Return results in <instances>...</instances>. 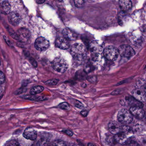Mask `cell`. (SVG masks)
Masks as SVG:
<instances>
[{
    "label": "cell",
    "mask_w": 146,
    "mask_h": 146,
    "mask_svg": "<svg viewBox=\"0 0 146 146\" xmlns=\"http://www.w3.org/2000/svg\"><path fill=\"white\" fill-rule=\"evenodd\" d=\"M58 107L60 109L64 110H69L70 109V105L66 102L61 103L58 105Z\"/></svg>",
    "instance_id": "cell-24"
},
{
    "label": "cell",
    "mask_w": 146,
    "mask_h": 146,
    "mask_svg": "<svg viewBox=\"0 0 146 146\" xmlns=\"http://www.w3.org/2000/svg\"><path fill=\"white\" fill-rule=\"evenodd\" d=\"M74 3L77 7L80 8L83 7L85 2L83 0H74Z\"/></svg>",
    "instance_id": "cell-26"
},
{
    "label": "cell",
    "mask_w": 146,
    "mask_h": 146,
    "mask_svg": "<svg viewBox=\"0 0 146 146\" xmlns=\"http://www.w3.org/2000/svg\"><path fill=\"white\" fill-rule=\"evenodd\" d=\"M91 62L95 68L101 69L105 65V58L103 57L101 53L93 54Z\"/></svg>",
    "instance_id": "cell-6"
},
{
    "label": "cell",
    "mask_w": 146,
    "mask_h": 146,
    "mask_svg": "<svg viewBox=\"0 0 146 146\" xmlns=\"http://www.w3.org/2000/svg\"><path fill=\"white\" fill-rule=\"evenodd\" d=\"M53 145L55 146H66V144L63 141L57 140L54 141L53 143Z\"/></svg>",
    "instance_id": "cell-28"
},
{
    "label": "cell",
    "mask_w": 146,
    "mask_h": 146,
    "mask_svg": "<svg viewBox=\"0 0 146 146\" xmlns=\"http://www.w3.org/2000/svg\"><path fill=\"white\" fill-rule=\"evenodd\" d=\"M94 69H95V68L94 67L91 61L89 62L86 63V64L85 65V68H84V72L86 73H89L93 71Z\"/></svg>",
    "instance_id": "cell-22"
},
{
    "label": "cell",
    "mask_w": 146,
    "mask_h": 146,
    "mask_svg": "<svg viewBox=\"0 0 146 146\" xmlns=\"http://www.w3.org/2000/svg\"><path fill=\"white\" fill-rule=\"evenodd\" d=\"M49 46V41L43 37L38 38L35 41V48L39 51H44L48 49Z\"/></svg>",
    "instance_id": "cell-7"
},
{
    "label": "cell",
    "mask_w": 146,
    "mask_h": 146,
    "mask_svg": "<svg viewBox=\"0 0 146 146\" xmlns=\"http://www.w3.org/2000/svg\"><path fill=\"white\" fill-rule=\"evenodd\" d=\"M141 30L144 33L146 34V25H144L141 28Z\"/></svg>",
    "instance_id": "cell-35"
},
{
    "label": "cell",
    "mask_w": 146,
    "mask_h": 146,
    "mask_svg": "<svg viewBox=\"0 0 146 146\" xmlns=\"http://www.w3.org/2000/svg\"><path fill=\"white\" fill-rule=\"evenodd\" d=\"M118 50L119 55L123 57H130L135 54L133 49L129 45H121L118 48Z\"/></svg>",
    "instance_id": "cell-8"
},
{
    "label": "cell",
    "mask_w": 146,
    "mask_h": 146,
    "mask_svg": "<svg viewBox=\"0 0 146 146\" xmlns=\"http://www.w3.org/2000/svg\"><path fill=\"white\" fill-rule=\"evenodd\" d=\"M63 132H64L66 134L70 136H72L73 133L72 131L71 130H68V129H66V130H63Z\"/></svg>",
    "instance_id": "cell-32"
},
{
    "label": "cell",
    "mask_w": 146,
    "mask_h": 146,
    "mask_svg": "<svg viewBox=\"0 0 146 146\" xmlns=\"http://www.w3.org/2000/svg\"><path fill=\"white\" fill-rule=\"evenodd\" d=\"M11 11V7L8 2L3 1L0 3V12L4 14H9Z\"/></svg>",
    "instance_id": "cell-19"
},
{
    "label": "cell",
    "mask_w": 146,
    "mask_h": 146,
    "mask_svg": "<svg viewBox=\"0 0 146 146\" xmlns=\"http://www.w3.org/2000/svg\"><path fill=\"white\" fill-rule=\"evenodd\" d=\"M17 39L21 42H25L28 41L31 36V32L26 28H21L17 32Z\"/></svg>",
    "instance_id": "cell-9"
},
{
    "label": "cell",
    "mask_w": 146,
    "mask_h": 146,
    "mask_svg": "<svg viewBox=\"0 0 146 146\" xmlns=\"http://www.w3.org/2000/svg\"><path fill=\"white\" fill-rule=\"evenodd\" d=\"M8 19L12 25L16 26L20 22V15L17 12H11L9 14Z\"/></svg>",
    "instance_id": "cell-15"
},
{
    "label": "cell",
    "mask_w": 146,
    "mask_h": 146,
    "mask_svg": "<svg viewBox=\"0 0 146 146\" xmlns=\"http://www.w3.org/2000/svg\"><path fill=\"white\" fill-rule=\"evenodd\" d=\"M80 114L82 116L84 117H86L87 116L88 114V111L86 110H83L81 111Z\"/></svg>",
    "instance_id": "cell-33"
},
{
    "label": "cell",
    "mask_w": 146,
    "mask_h": 146,
    "mask_svg": "<svg viewBox=\"0 0 146 146\" xmlns=\"http://www.w3.org/2000/svg\"><path fill=\"white\" fill-rule=\"evenodd\" d=\"M129 130L127 127H123L122 130L117 134L115 135L114 139L117 143L121 145H124L128 142Z\"/></svg>",
    "instance_id": "cell-5"
},
{
    "label": "cell",
    "mask_w": 146,
    "mask_h": 146,
    "mask_svg": "<svg viewBox=\"0 0 146 146\" xmlns=\"http://www.w3.org/2000/svg\"><path fill=\"white\" fill-rule=\"evenodd\" d=\"M30 61L33 67H37V63L36 61L34 59H33V58L30 59Z\"/></svg>",
    "instance_id": "cell-31"
},
{
    "label": "cell",
    "mask_w": 146,
    "mask_h": 146,
    "mask_svg": "<svg viewBox=\"0 0 146 146\" xmlns=\"http://www.w3.org/2000/svg\"><path fill=\"white\" fill-rule=\"evenodd\" d=\"M88 146H95V145H94V144H92V143H89V144H88Z\"/></svg>",
    "instance_id": "cell-38"
},
{
    "label": "cell",
    "mask_w": 146,
    "mask_h": 146,
    "mask_svg": "<svg viewBox=\"0 0 146 146\" xmlns=\"http://www.w3.org/2000/svg\"><path fill=\"white\" fill-rule=\"evenodd\" d=\"M25 99H30L32 100H36V101H44L47 99L46 97H36L32 96H25Z\"/></svg>",
    "instance_id": "cell-23"
},
{
    "label": "cell",
    "mask_w": 146,
    "mask_h": 146,
    "mask_svg": "<svg viewBox=\"0 0 146 146\" xmlns=\"http://www.w3.org/2000/svg\"><path fill=\"white\" fill-rule=\"evenodd\" d=\"M24 138L30 140L34 141L36 139L37 133L36 131L32 128L28 127L26 129L23 133Z\"/></svg>",
    "instance_id": "cell-11"
},
{
    "label": "cell",
    "mask_w": 146,
    "mask_h": 146,
    "mask_svg": "<svg viewBox=\"0 0 146 146\" xmlns=\"http://www.w3.org/2000/svg\"><path fill=\"white\" fill-rule=\"evenodd\" d=\"M107 140L108 143L111 144V143H112V142H113V139L111 137H110L107 138Z\"/></svg>",
    "instance_id": "cell-34"
},
{
    "label": "cell",
    "mask_w": 146,
    "mask_h": 146,
    "mask_svg": "<svg viewBox=\"0 0 146 146\" xmlns=\"http://www.w3.org/2000/svg\"><path fill=\"white\" fill-rule=\"evenodd\" d=\"M56 47L61 49H67L70 47V44L68 39L65 38L59 37L56 40Z\"/></svg>",
    "instance_id": "cell-14"
},
{
    "label": "cell",
    "mask_w": 146,
    "mask_h": 146,
    "mask_svg": "<svg viewBox=\"0 0 146 146\" xmlns=\"http://www.w3.org/2000/svg\"><path fill=\"white\" fill-rule=\"evenodd\" d=\"M130 111L133 116L137 119H143L145 117V113L141 107L133 106L130 109Z\"/></svg>",
    "instance_id": "cell-10"
},
{
    "label": "cell",
    "mask_w": 146,
    "mask_h": 146,
    "mask_svg": "<svg viewBox=\"0 0 146 146\" xmlns=\"http://www.w3.org/2000/svg\"><path fill=\"white\" fill-rule=\"evenodd\" d=\"M71 54L76 65L84 63L87 57V50L85 46L81 43H75L71 47Z\"/></svg>",
    "instance_id": "cell-1"
},
{
    "label": "cell",
    "mask_w": 146,
    "mask_h": 146,
    "mask_svg": "<svg viewBox=\"0 0 146 146\" xmlns=\"http://www.w3.org/2000/svg\"><path fill=\"white\" fill-rule=\"evenodd\" d=\"M4 39H5V40H6V42H7V43L8 44H9V45H11V43H10V41H9V40H8V39L7 37H4Z\"/></svg>",
    "instance_id": "cell-37"
},
{
    "label": "cell",
    "mask_w": 146,
    "mask_h": 146,
    "mask_svg": "<svg viewBox=\"0 0 146 146\" xmlns=\"http://www.w3.org/2000/svg\"><path fill=\"white\" fill-rule=\"evenodd\" d=\"M145 92L146 93V86L145 87Z\"/></svg>",
    "instance_id": "cell-39"
},
{
    "label": "cell",
    "mask_w": 146,
    "mask_h": 146,
    "mask_svg": "<svg viewBox=\"0 0 146 146\" xmlns=\"http://www.w3.org/2000/svg\"><path fill=\"white\" fill-rule=\"evenodd\" d=\"M90 51L93 54L100 53L102 50V45L97 40H94L89 45Z\"/></svg>",
    "instance_id": "cell-16"
},
{
    "label": "cell",
    "mask_w": 146,
    "mask_h": 146,
    "mask_svg": "<svg viewBox=\"0 0 146 146\" xmlns=\"http://www.w3.org/2000/svg\"><path fill=\"white\" fill-rule=\"evenodd\" d=\"M132 93L133 97L138 101L141 102H146V93L145 91L141 89H136L134 90Z\"/></svg>",
    "instance_id": "cell-13"
},
{
    "label": "cell",
    "mask_w": 146,
    "mask_h": 146,
    "mask_svg": "<svg viewBox=\"0 0 146 146\" xmlns=\"http://www.w3.org/2000/svg\"><path fill=\"white\" fill-rule=\"evenodd\" d=\"M109 131L112 134L116 135L121 132L122 127L118 123L115 121H111L108 124Z\"/></svg>",
    "instance_id": "cell-12"
},
{
    "label": "cell",
    "mask_w": 146,
    "mask_h": 146,
    "mask_svg": "<svg viewBox=\"0 0 146 146\" xmlns=\"http://www.w3.org/2000/svg\"><path fill=\"white\" fill-rule=\"evenodd\" d=\"M59 79H52L47 81L45 82V84L49 85H56L59 82Z\"/></svg>",
    "instance_id": "cell-25"
},
{
    "label": "cell",
    "mask_w": 146,
    "mask_h": 146,
    "mask_svg": "<svg viewBox=\"0 0 146 146\" xmlns=\"http://www.w3.org/2000/svg\"><path fill=\"white\" fill-rule=\"evenodd\" d=\"M75 106L80 109H83V107H84L83 105L80 102L78 101V100L76 101L75 103Z\"/></svg>",
    "instance_id": "cell-29"
},
{
    "label": "cell",
    "mask_w": 146,
    "mask_h": 146,
    "mask_svg": "<svg viewBox=\"0 0 146 146\" xmlns=\"http://www.w3.org/2000/svg\"><path fill=\"white\" fill-rule=\"evenodd\" d=\"M19 145L18 142L15 140L9 141L8 142L6 143L5 145L7 146H18Z\"/></svg>",
    "instance_id": "cell-27"
},
{
    "label": "cell",
    "mask_w": 146,
    "mask_h": 146,
    "mask_svg": "<svg viewBox=\"0 0 146 146\" xmlns=\"http://www.w3.org/2000/svg\"><path fill=\"white\" fill-rule=\"evenodd\" d=\"M119 3L123 11H127L132 8V3L130 0H119Z\"/></svg>",
    "instance_id": "cell-20"
},
{
    "label": "cell",
    "mask_w": 146,
    "mask_h": 146,
    "mask_svg": "<svg viewBox=\"0 0 146 146\" xmlns=\"http://www.w3.org/2000/svg\"><path fill=\"white\" fill-rule=\"evenodd\" d=\"M104 56L110 61H115L118 58L119 53L118 49L111 45L107 46L104 50Z\"/></svg>",
    "instance_id": "cell-3"
},
{
    "label": "cell",
    "mask_w": 146,
    "mask_h": 146,
    "mask_svg": "<svg viewBox=\"0 0 146 146\" xmlns=\"http://www.w3.org/2000/svg\"><path fill=\"white\" fill-rule=\"evenodd\" d=\"M53 69L56 72L64 73L67 70L68 65L67 62L62 57H58L54 59L52 62Z\"/></svg>",
    "instance_id": "cell-2"
},
{
    "label": "cell",
    "mask_w": 146,
    "mask_h": 146,
    "mask_svg": "<svg viewBox=\"0 0 146 146\" xmlns=\"http://www.w3.org/2000/svg\"><path fill=\"white\" fill-rule=\"evenodd\" d=\"M0 65H1V61H0Z\"/></svg>",
    "instance_id": "cell-40"
},
{
    "label": "cell",
    "mask_w": 146,
    "mask_h": 146,
    "mask_svg": "<svg viewBox=\"0 0 146 146\" xmlns=\"http://www.w3.org/2000/svg\"><path fill=\"white\" fill-rule=\"evenodd\" d=\"M62 34L65 38L68 40L73 41L77 39V36L76 33L69 28H66L63 29Z\"/></svg>",
    "instance_id": "cell-17"
},
{
    "label": "cell",
    "mask_w": 146,
    "mask_h": 146,
    "mask_svg": "<svg viewBox=\"0 0 146 146\" xmlns=\"http://www.w3.org/2000/svg\"><path fill=\"white\" fill-rule=\"evenodd\" d=\"M124 102L127 104L129 105H131V107L137 106L142 108L143 104L141 102L138 101V100L135 98L133 97H127L125 98Z\"/></svg>",
    "instance_id": "cell-18"
},
{
    "label": "cell",
    "mask_w": 146,
    "mask_h": 146,
    "mask_svg": "<svg viewBox=\"0 0 146 146\" xmlns=\"http://www.w3.org/2000/svg\"><path fill=\"white\" fill-rule=\"evenodd\" d=\"M5 80V75L3 73L0 71V85L4 83Z\"/></svg>",
    "instance_id": "cell-30"
},
{
    "label": "cell",
    "mask_w": 146,
    "mask_h": 146,
    "mask_svg": "<svg viewBox=\"0 0 146 146\" xmlns=\"http://www.w3.org/2000/svg\"><path fill=\"white\" fill-rule=\"evenodd\" d=\"M118 121L124 125L129 124L133 120V116L130 111L127 109L121 110L118 112L117 116Z\"/></svg>",
    "instance_id": "cell-4"
},
{
    "label": "cell",
    "mask_w": 146,
    "mask_h": 146,
    "mask_svg": "<svg viewBox=\"0 0 146 146\" xmlns=\"http://www.w3.org/2000/svg\"><path fill=\"white\" fill-rule=\"evenodd\" d=\"M44 90L43 87L41 86H36L33 87L30 91V93L31 95H35L42 92Z\"/></svg>",
    "instance_id": "cell-21"
},
{
    "label": "cell",
    "mask_w": 146,
    "mask_h": 146,
    "mask_svg": "<svg viewBox=\"0 0 146 146\" xmlns=\"http://www.w3.org/2000/svg\"><path fill=\"white\" fill-rule=\"evenodd\" d=\"M36 1L37 3L38 4H42L45 2V0H36Z\"/></svg>",
    "instance_id": "cell-36"
}]
</instances>
